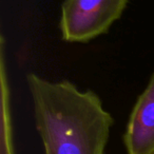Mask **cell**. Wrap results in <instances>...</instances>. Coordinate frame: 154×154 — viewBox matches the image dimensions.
<instances>
[{"label": "cell", "instance_id": "obj_1", "mask_svg": "<svg viewBox=\"0 0 154 154\" xmlns=\"http://www.w3.org/2000/svg\"><path fill=\"white\" fill-rule=\"evenodd\" d=\"M26 82L45 154H103L113 118L96 93L34 73Z\"/></svg>", "mask_w": 154, "mask_h": 154}, {"label": "cell", "instance_id": "obj_2", "mask_svg": "<svg viewBox=\"0 0 154 154\" xmlns=\"http://www.w3.org/2000/svg\"><path fill=\"white\" fill-rule=\"evenodd\" d=\"M129 0H64L59 30L68 42H89L109 31Z\"/></svg>", "mask_w": 154, "mask_h": 154}, {"label": "cell", "instance_id": "obj_3", "mask_svg": "<svg viewBox=\"0 0 154 154\" xmlns=\"http://www.w3.org/2000/svg\"><path fill=\"white\" fill-rule=\"evenodd\" d=\"M124 139L129 154H154V73L131 112Z\"/></svg>", "mask_w": 154, "mask_h": 154}, {"label": "cell", "instance_id": "obj_4", "mask_svg": "<svg viewBox=\"0 0 154 154\" xmlns=\"http://www.w3.org/2000/svg\"><path fill=\"white\" fill-rule=\"evenodd\" d=\"M0 77H1V154H15L12 136L11 101L10 86L5 68V38H1L0 45Z\"/></svg>", "mask_w": 154, "mask_h": 154}]
</instances>
